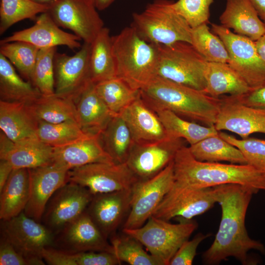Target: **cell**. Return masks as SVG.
Wrapping results in <instances>:
<instances>
[{
    "label": "cell",
    "mask_w": 265,
    "mask_h": 265,
    "mask_svg": "<svg viewBox=\"0 0 265 265\" xmlns=\"http://www.w3.org/2000/svg\"><path fill=\"white\" fill-rule=\"evenodd\" d=\"M217 203L221 207V218L217 232L211 246L203 253L208 265H216L234 257L248 265V252L256 250L265 252L263 244L251 238L245 226L247 210L252 195L258 191L238 184L216 186Z\"/></svg>",
    "instance_id": "obj_1"
},
{
    "label": "cell",
    "mask_w": 265,
    "mask_h": 265,
    "mask_svg": "<svg viewBox=\"0 0 265 265\" xmlns=\"http://www.w3.org/2000/svg\"><path fill=\"white\" fill-rule=\"evenodd\" d=\"M175 183L197 187L235 184L265 190V175L248 164H224L195 159L189 148L183 145L173 159Z\"/></svg>",
    "instance_id": "obj_2"
},
{
    "label": "cell",
    "mask_w": 265,
    "mask_h": 265,
    "mask_svg": "<svg viewBox=\"0 0 265 265\" xmlns=\"http://www.w3.org/2000/svg\"><path fill=\"white\" fill-rule=\"evenodd\" d=\"M140 92L143 100L154 111L167 109L207 126L214 125L219 98L159 77L153 79Z\"/></svg>",
    "instance_id": "obj_3"
},
{
    "label": "cell",
    "mask_w": 265,
    "mask_h": 265,
    "mask_svg": "<svg viewBox=\"0 0 265 265\" xmlns=\"http://www.w3.org/2000/svg\"><path fill=\"white\" fill-rule=\"evenodd\" d=\"M116 77L140 90L156 77L158 45L143 38L132 26L111 37Z\"/></svg>",
    "instance_id": "obj_4"
},
{
    "label": "cell",
    "mask_w": 265,
    "mask_h": 265,
    "mask_svg": "<svg viewBox=\"0 0 265 265\" xmlns=\"http://www.w3.org/2000/svg\"><path fill=\"white\" fill-rule=\"evenodd\" d=\"M132 26L148 42L169 45L177 42L191 44V27L175 9L174 1L155 0L140 13L132 15Z\"/></svg>",
    "instance_id": "obj_5"
},
{
    "label": "cell",
    "mask_w": 265,
    "mask_h": 265,
    "mask_svg": "<svg viewBox=\"0 0 265 265\" xmlns=\"http://www.w3.org/2000/svg\"><path fill=\"white\" fill-rule=\"evenodd\" d=\"M158 47L156 77L204 91L208 62L191 44L177 42L169 45H158Z\"/></svg>",
    "instance_id": "obj_6"
},
{
    "label": "cell",
    "mask_w": 265,
    "mask_h": 265,
    "mask_svg": "<svg viewBox=\"0 0 265 265\" xmlns=\"http://www.w3.org/2000/svg\"><path fill=\"white\" fill-rule=\"evenodd\" d=\"M192 220H180L177 224L151 216L141 227L123 229V232L138 240L149 253L160 259L164 265L169 263L182 244L197 228Z\"/></svg>",
    "instance_id": "obj_7"
},
{
    "label": "cell",
    "mask_w": 265,
    "mask_h": 265,
    "mask_svg": "<svg viewBox=\"0 0 265 265\" xmlns=\"http://www.w3.org/2000/svg\"><path fill=\"white\" fill-rule=\"evenodd\" d=\"M1 237L7 239L26 260L28 265H44V248L53 247L55 236L41 222L23 212L11 219L1 220Z\"/></svg>",
    "instance_id": "obj_8"
},
{
    "label": "cell",
    "mask_w": 265,
    "mask_h": 265,
    "mask_svg": "<svg viewBox=\"0 0 265 265\" xmlns=\"http://www.w3.org/2000/svg\"><path fill=\"white\" fill-rule=\"evenodd\" d=\"M212 30L224 42L228 52V65L251 89L265 84V61L259 55L255 41L237 34L221 25L212 24Z\"/></svg>",
    "instance_id": "obj_9"
},
{
    "label": "cell",
    "mask_w": 265,
    "mask_h": 265,
    "mask_svg": "<svg viewBox=\"0 0 265 265\" xmlns=\"http://www.w3.org/2000/svg\"><path fill=\"white\" fill-rule=\"evenodd\" d=\"M216 203L215 186L197 187L174 182L152 215L167 221L174 218L191 220L211 209Z\"/></svg>",
    "instance_id": "obj_10"
},
{
    "label": "cell",
    "mask_w": 265,
    "mask_h": 265,
    "mask_svg": "<svg viewBox=\"0 0 265 265\" xmlns=\"http://www.w3.org/2000/svg\"><path fill=\"white\" fill-rule=\"evenodd\" d=\"M68 179L93 195L131 189L139 181L126 162L88 164L70 170Z\"/></svg>",
    "instance_id": "obj_11"
},
{
    "label": "cell",
    "mask_w": 265,
    "mask_h": 265,
    "mask_svg": "<svg viewBox=\"0 0 265 265\" xmlns=\"http://www.w3.org/2000/svg\"><path fill=\"white\" fill-rule=\"evenodd\" d=\"M48 5L47 12L55 23L84 43L91 44L104 27L91 0H53Z\"/></svg>",
    "instance_id": "obj_12"
},
{
    "label": "cell",
    "mask_w": 265,
    "mask_h": 265,
    "mask_svg": "<svg viewBox=\"0 0 265 265\" xmlns=\"http://www.w3.org/2000/svg\"><path fill=\"white\" fill-rule=\"evenodd\" d=\"M174 183L173 160L155 176L138 181L133 187L131 209L123 228H137L143 225Z\"/></svg>",
    "instance_id": "obj_13"
},
{
    "label": "cell",
    "mask_w": 265,
    "mask_h": 265,
    "mask_svg": "<svg viewBox=\"0 0 265 265\" xmlns=\"http://www.w3.org/2000/svg\"><path fill=\"white\" fill-rule=\"evenodd\" d=\"M91 44L84 43L73 55L56 52L54 57V94L75 103L92 83Z\"/></svg>",
    "instance_id": "obj_14"
},
{
    "label": "cell",
    "mask_w": 265,
    "mask_h": 265,
    "mask_svg": "<svg viewBox=\"0 0 265 265\" xmlns=\"http://www.w3.org/2000/svg\"><path fill=\"white\" fill-rule=\"evenodd\" d=\"M93 196L86 187L68 182L59 188L48 202L41 223L55 236L86 211Z\"/></svg>",
    "instance_id": "obj_15"
},
{
    "label": "cell",
    "mask_w": 265,
    "mask_h": 265,
    "mask_svg": "<svg viewBox=\"0 0 265 265\" xmlns=\"http://www.w3.org/2000/svg\"><path fill=\"white\" fill-rule=\"evenodd\" d=\"M183 145V139L168 136L156 142L134 143L126 162L139 181L146 180L165 168Z\"/></svg>",
    "instance_id": "obj_16"
},
{
    "label": "cell",
    "mask_w": 265,
    "mask_h": 265,
    "mask_svg": "<svg viewBox=\"0 0 265 265\" xmlns=\"http://www.w3.org/2000/svg\"><path fill=\"white\" fill-rule=\"evenodd\" d=\"M219 99L214 124L218 132L229 131L241 138L254 133L265 134V110L245 105L236 96L224 95Z\"/></svg>",
    "instance_id": "obj_17"
},
{
    "label": "cell",
    "mask_w": 265,
    "mask_h": 265,
    "mask_svg": "<svg viewBox=\"0 0 265 265\" xmlns=\"http://www.w3.org/2000/svg\"><path fill=\"white\" fill-rule=\"evenodd\" d=\"M53 247L72 252L106 251L113 249L85 211L55 235Z\"/></svg>",
    "instance_id": "obj_18"
},
{
    "label": "cell",
    "mask_w": 265,
    "mask_h": 265,
    "mask_svg": "<svg viewBox=\"0 0 265 265\" xmlns=\"http://www.w3.org/2000/svg\"><path fill=\"white\" fill-rule=\"evenodd\" d=\"M29 195L24 213L41 222L46 205L60 187L68 182V170L53 163L28 169Z\"/></svg>",
    "instance_id": "obj_19"
},
{
    "label": "cell",
    "mask_w": 265,
    "mask_h": 265,
    "mask_svg": "<svg viewBox=\"0 0 265 265\" xmlns=\"http://www.w3.org/2000/svg\"><path fill=\"white\" fill-rule=\"evenodd\" d=\"M133 188L97 194L86 211L104 236L107 238L115 232L131 209Z\"/></svg>",
    "instance_id": "obj_20"
},
{
    "label": "cell",
    "mask_w": 265,
    "mask_h": 265,
    "mask_svg": "<svg viewBox=\"0 0 265 265\" xmlns=\"http://www.w3.org/2000/svg\"><path fill=\"white\" fill-rule=\"evenodd\" d=\"M80 40L75 34L61 29L46 12L36 18L32 26L14 32L0 40V43L20 41L30 43L39 49L65 46L75 50L81 47Z\"/></svg>",
    "instance_id": "obj_21"
},
{
    "label": "cell",
    "mask_w": 265,
    "mask_h": 265,
    "mask_svg": "<svg viewBox=\"0 0 265 265\" xmlns=\"http://www.w3.org/2000/svg\"><path fill=\"white\" fill-rule=\"evenodd\" d=\"M120 115L127 124L134 143L160 141L168 137L158 115L140 94Z\"/></svg>",
    "instance_id": "obj_22"
},
{
    "label": "cell",
    "mask_w": 265,
    "mask_h": 265,
    "mask_svg": "<svg viewBox=\"0 0 265 265\" xmlns=\"http://www.w3.org/2000/svg\"><path fill=\"white\" fill-rule=\"evenodd\" d=\"M53 147L38 139L19 142L0 133V159L8 161L14 169H30L53 163Z\"/></svg>",
    "instance_id": "obj_23"
},
{
    "label": "cell",
    "mask_w": 265,
    "mask_h": 265,
    "mask_svg": "<svg viewBox=\"0 0 265 265\" xmlns=\"http://www.w3.org/2000/svg\"><path fill=\"white\" fill-rule=\"evenodd\" d=\"M96 162H115L103 147L100 134L70 144L53 147V163L68 171Z\"/></svg>",
    "instance_id": "obj_24"
},
{
    "label": "cell",
    "mask_w": 265,
    "mask_h": 265,
    "mask_svg": "<svg viewBox=\"0 0 265 265\" xmlns=\"http://www.w3.org/2000/svg\"><path fill=\"white\" fill-rule=\"evenodd\" d=\"M39 119L30 105L0 101V128L15 142L38 139Z\"/></svg>",
    "instance_id": "obj_25"
},
{
    "label": "cell",
    "mask_w": 265,
    "mask_h": 265,
    "mask_svg": "<svg viewBox=\"0 0 265 265\" xmlns=\"http://www.w3.org/2000/svg\"><path fill=\"white\" fill-rule=\"evenodd\" d=\"M221 25L256 41L265 34V23L248 0H226Z\"/></svg>",
    "instance_id": "obj_26"
},
{
    "label": "cell",
    "mask_w": 265,
    "mask_h": 265,
    "mask_svg": "<svg viewBox=\"0 0 265 265\" xmlns=\"http://www.w3.org/2000/svg\"><path fill=\"white\" fill-rule=\"evenodd\" d=\"M77 122L86 132L101 134L113 116L97 94L93 82L75 102Z\"/></svg>",
    "instance_id": "obj_27"
},
{
    "label": "cell",
    "mask_w": 265,
    "mask_h": 265,
    "mask_svg": "<svg viewBox=\"0 0 265 265\" xmlns=\"http://www.w3.org/2000/svg\"><path fill=\"white\" fill-rule=\"evenodd\" d=\"M205 79L203 92L213 98L225 95L240 96L252 90L228 63L208 62Z\"/></svg>",
    "instance_id": "obj_28"
},
{
    "label": "cell",
    "mask_w": 265,
    "mask_h": 265,
    "mask_svg": "<svg viewBox=\"0 0 265 265\" xmlns=\"http://www.w3.org/2000/svg\"><path fill=\"white\" fill-rule=\"evenodd\" d=\"M0 194L1 220L11 219L23 212L29 195L28 169H14Z\"/></svg>",
    "instance_id": "obj_29"
},
{
    "label": "cell",
    "mask_w": 265,
    "mask_h": 265,
    "mask_svg": "<svg viewBox=\"0 0 265 265\" xmlns=\"http://www.w3.org/2000/svg\"><path fill=\"white\" fill-rule=\"evenodd\" d=\"M41 95L32 83L23 80L11 63L0 54V100L31 105Z\"/></svg>",
    "instance_id": "obj_30"
},
{
    "label": "cell",
    "mask_w": 265,
    "mask_h": 265,
    "mask_svg": "<svg viewBox=\"0 0 265 265\" xmlns=\"http://www.w3.org/2000/svg\"><path fill=\"white\" fill-rule=\"evenodd\" d=\"M90 70L94 84L116 77L109 30L104 27L91 44Z\"/></svg>",
    "instance_id": "obj_31"
},
{
    "label": "cell",
    "mask_w": 265,
    "mask_h": 265,
    "mask_svg": "<svg viewBox=\"0 0 265 265\" xmlns=\"http://www.w3.org/2000/svg\"><path fill=\"white\" fill-rule=\"evenodd\" d=\"M188 148L193 157L199 161L247 164L241 151L221 138L219 132L190 145Z\"/></svg>",
    "instance_id": "obj_32"
},
{
    "label": "cell",
    "mask_w": 265,
    "mask_h": 265,
    "mask_svg": "<svg viewBox=\"0 0 265 265\" xmlns=\"http://www.w3.org/2000/svg\"><path fill=\"white\" fill-rule=\"evenodd\" d=\"M100 139L104 148L115 163L126 162L134 141L120 115L112 117L101 132Z\"/></svg>",
    "instance_id": "obj_33"
},
{
    "label": "cell",
    "mask_w": 265,
    "mask_h": 265,
    "mask_svg": "<svg viewBox=\"0 0 265 265\" xmlns=\"http://www.w3.org/2000/svg\"><path fill=\"white\" fill-rule=\"evenodd\" d=\"M160 119L167 136L185 139L190 145L209 136L218 134L214 125L204 126L184 119L167 109L155 111Z\"/></svg>",
    "instance_id": "obj_34"
},
{
    "label": "cell",
    "mask_w": 265,
    "mask_h": 265,
    "mask_svg": "<svg viewBox=\"0 0 265 265\" xmlns=\"http://www.w3.org/2000/svg\"><path fill=\"white\" fill-rule=\"evenodd\" d=\"M95 87L113 116L120 115L140 94V90L133 89L117 77L96 83Z\"/></svg>",
    "instance_id": "obj_35"
},
{
    "label": "cell",
    "mask_w": 265,
    "mask_h": 265,
    "mask_svg": "<svg viewBox=\"0 0 265 265\" xmlns=\"http://www.w3.org/2000/svg\"><path fill=\"white\" fill-rule=\"evenodd\" d=\"M30 106L39 120L50 123H59L68 121L78 123L76 104L72 100L55 94L41 95Z\"/></svg>",
    "instance_id": "obj_36"
},
{
    "label": "cell",
    "mask_w": 265,
    "mask_h": 265,
    "mask_svg": "<svg viewBox=\"0 0 265 265\" xmlns=\"http://www.w3.org/2000/svg\"><path fill=\"white\" fill-rule=\"evenodd\" d=\"M91 134H93L86 132L73 121L50 123L39 120L37 130L38 139L52 147L67 145Z\"/></svg>",
    "instance_id": "obj_37"
},
{
    "label": "cell",
    "mask_w": 265,
    "mask_h": 265,
    "mask_svg": "<svg viewBox=\"0 0 265 265\" xmlns=\"http://www.w3.org/2000/svg\"><path fill=\"white\" fill-rule=\"evenodd\" d=\"M191 44L208 62L228 63L229 56L224 42L207 23L191 27Z\"/></svg>",
    "instance_id": "obj_38"
},
{
    "label": "cell",
    "mask_w": 265,
    "mask_h": 265,
    "mask_svg": "<svg viewBox=\"0 0 265 265\" xmlns=\"http://www.w3.org/2000/svg\"><path fill=\"white\" fill-rule=\"evenodd\" d=\"M48 4L31 0H0V34L25 19H36L38 14L48 11Z\"/></svg>",
    "instance_id": "obj_39"
},
{
    "label": "cell",
    "mask_w": 265,
    "mask_h": 265,
    "mask_svg": "<svg viewBox=\"0 0 265 265\" xmlns=\"http://www.w3.org/2000/svg\"><path fill=\"white\" fill-rule=\"evenodd\" d=\"M111 245L113 254L120 263L131 265H164L160 259L145 251L138 240L124 233L121 236L112 237Z\"/></svg>",
    "instance_id": "obj_40"
},
{
    "label": "cell",
    "mask_w": 265,
    "mask_h": 265,
    "mask_svg": "<svg viewBox=\"0 0 265 265\" xmlns=\"http://www.w3.org/2000/svg\"><path fill=\"white\" fill-rule=\"evenodd\" d=\"M39 51L35 46L24 41L0 43V54L11 63L24 79L30 82Z\"/></svg>",
    "instance_id": "obj_41"
},
{
    "label": "cell",
    "mask_w": 265,
    "mask_h": 265,
    "mask_svg": "<svg viewBox=\"0 0 265 265\" xmlns=\"http://www.w3.org/2000/svg\"><path fill=\"white\" fill-rule=\"evenodd\" d=\"M56 47L40 49L34 68L31 83L42 95H54V57Z\"/></svg>",
    "instance_id": "obj_42"
},
{
    "label": "cell",
    "mask_w": 265,
    "mask_h": 265,
    "mask_svg": "<svg viewBox=\"0 0 265 265\" xmlns=\"http://www.w3.org/2000/svg\"><path fill=\"white\" fill-rule=\"evenodd\" d=\"M219 135L241 151L247 164L251 165L265 175V140L249 137L238 139L223 132H219Z\"/></svg>",
    "instance_id": "obj_43"
},
{
    "label": "cell",
    "mask_w": 265,
    "mask_h": 265,
    "mask_svg": "<svg viewBox=\"0 0 265 265\" xmlns=\"http://www.w3.org/2000/svg\"><path fill=\"white\" fill-rule=\"evenodd\" d=\"M213 0H178L174 1L178 12L187 21L191 27L208 23L210 8Z\"/></svg>",
    "instance_id": "obj_44"
},
{
    "label": "cell",
    "mask_w": 265,
    "mask_h": 265,
    "mask_svg": "<svg viewBox=\"0 0 265 265\" xmlns=\"http://www.w3.org/2000/svg\"><path fill=\"white\" fill-rule=\"evenodd\" d=\"M210 234H197L192 239L185 241L171 260L169 265H191L196 255L198 246Z\"/></svg>",
    "instance_id": "obj_45"
},
{
    "label": "cell",
    "mask_w": 265,
    "mask_h": 265,
    "mask_svg": "<svg viewBox=\"0 0 265 265\" xmlns=\"http://www.w3.org/2000/svg\"><path fill=\"white\" fill-rule=\"evenodd\" d=\"M42 256L50 265H80L81 252H72L53 247L44 248Z\"/></svg>",
    "instance_id": "obj_46"
},
{
    "label": "cell",
    "mask_w": 265,
    "mask_h": 265,
    "mask_svg": "<svg viewBox=\"0 0 265 265\" xmlns=\"http://www.w3.org/2000/svg\"><path fill=\"white\" fill-rule=\"evenodd\" d=\"M0 265H28L26 259L5 238L0 237Z\"/></svg>",
    "instance_id": "obj_47"
},
{
    "label": "cell",
    "mask_w": 265,
    "mask_h": 265,
    "mask_svg": "<svg viewBox=\"0 0 265 265\" xmlns=\"http://www.w3.org/2000/svg\"><path fill=\"white\" fill-rule=\"evenodd\" d=\"M236 97L245 105L265 110V84L245 94Z\"/></svg>",
    "instance_id": "obj_48"
},
{
    "label": "cell",
    "mask_w": 265,
    "mask_h": 265,
    "mask_svg": "<svg viewBox=\"0 0 265 265\" xmlns=\"http://www.w3.org/2000/svg\"><path fill=\"white\" fill-rule=\"evenodd\" d=\"M13 169V166L8 161L0 159V191L2 189Z\"/></svg>",
    "instance_id": "obj_49"
},
{
    "label": "cell",
    "mask_w": 265,
    "mask_h": 265,
    "mask_svg": "<svg viewBox=\"0 0 265 265\" xmlns=\"http://www.w3.org/2000/svg\"><path fill=\"white\" fill-rule=\"evenodd\" d=\"M258 13L260 18L265 22V0H248Z\"/></svg>",
    "instance_id": "obj_50"
},
{
    "label": "cell",
    "mask_w": 265,
    "mask_h": 265,
    "mask_svg": "<svg viewBox=\"0 0 265 265\" xmlns=\"http://www.w3.org/2000/svg\"><path fill=\"white\" fill-rule=\"evenodd\" d=\"M255 43L259 55L265 61V34L255 41Z\"/></svg>",
    "instance_id": "obj_51"
},
{
    "label": "cell",
    "mask_w": 265,
    "mask_h": 265,
    "mask_svg": "<svg viewBox=\"0 0 265 265\" xmlns=\"http://www.w3.org/2000/svg\"><path fill=\"white\" fill-rule=\"evenodd\" d=\"M99 10H103L107 8L114 0H91Z\"/></svg>",
    "instance_id": "obj_52"
},
{
    "label": "cell",
    "mask_w": 265,
    "mask_h": 265,
    "mask_svg": "<svg viewBox=\"0 0 265 265\" xmlns=\"http://www.w3.org/2000/svg\"><path fill=\"white\" fill-rule=\"evenodd\" d=\"M36 3L42 4H49L53 0H31Z\"/></svg>",
    "instance_id": "obj_53"
},
{
    "label": "cell",
    "mask_w": 265,
    "mask_h": 265,
    "mask_svg": "<svg viewBox=\"0 0 265 265\" xmlns=\"http://www.w3.org/2000/svg\"></svg>",
    "instance_id": "obj_54"
}]
</instances>
